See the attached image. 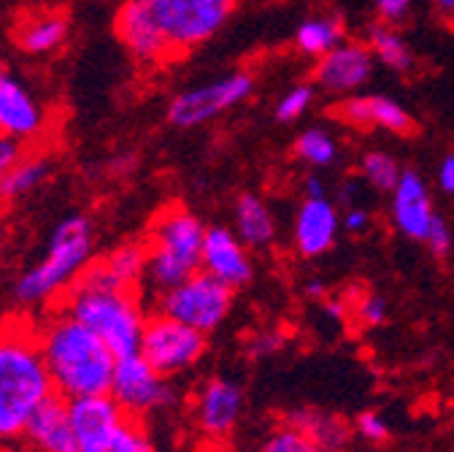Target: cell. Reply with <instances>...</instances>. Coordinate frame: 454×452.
I'll return each mask as SVG.
<instances>
[{"label":"cell","mask_w":454,"mask_h":452,"mask_svg":"<svg viewBox=\"0 0 454 452\" xmlns=\"http://www.w3.org/2000/svg\"><path fill=\"white\" fill-rule=\"evenodd\" d=\"M35 333L43 366L57 395L74 401L84 399V395L108 393L117 355L87 325L63 309H54V314Z\"/></svg>","instance_id":"6da1fadb"},{"label":"cell","mask_w":454,"mask_h":452,"mask_svg":"<svg viewBox=\"0 0 454 452\" xmlns=\"http://www.w3.org/2000/svg\"><path fill=\"white\" fill-rule=\"evenodd\" d=\"M66 314L87 325L100 342L120 358L138 355L146 314L136 298V290H125L114 282L100 258H95L76 285L66 293V301L57 306Z\"/></svg>","instance_id":"7a4b0ae2"},{"label":"cell","mask_w":454,"mask_h":452,"mask_svg":"<svg viewBox=\"0 0 454 452\" xmlns=\"http://www.w3.org/2000/svg\"><path fill=\"white\" fill-rule=\"evenodd\" d=\"M51 395L38 333L27 325L0 330V441L25 436L30 417Z\"/></svg>","instance_id":"3957f363"},{"label":"cell","mask_w":454,"mask_h":452,"mask_svg":"<svg viewBox=\"0 0 454 452\" xmlns=\"http://www.w3.org/2000/svg\"><path fill=\"white\" fill-rule=\"evenodd\" d=\"M92 260H95L92 219L82 211H74L54 225L41 260L17 279L14 296L25 306L49 304L66 296Z\"/></svg>","instance_id":"277c9868"},{"label":"cell","mask_w":454,"mask_h":452,"mask_svg":"<svg viewBox=\"0 0 454 452\" xmlns=\"http://www.w3.org/2000/svg\"><path fill=\"white\" fill-rule=\"evenodd\" d=\"M203 239L206 225L184 206H170L154 219L146 242V279L152 282L157 296L182 285L184 279L200 271Z\"/></svg>","instance_id":"5b68a950"},{"label":"cell","mask_w":454,"mask_h":452,"mask_svg":"<svg viewBox=\"0 0 454 452\" xmlns=\"http://www.w3.org/2000/svg\"><path fill=\"white\" fill-rule=\"evenodd\" d=\"M170 58L208 44L233 17L239 0H141Z\"/></svg>","instance_id":"8992f818"},{"label":"cell","mask_w":454,"mask_h":452,"mask_svg":"<svg viewBox=\"0 0 454 452\" xmlns=\"http://www.w3.org/2000/svg\"><path fill=\"white\" fill-rule=\"evenodd\" d=\"M233 309V290L206 271L192 274L182 285L157 296V312L198 333H214Z\"/></svg>","instance_id":"52a82bcc"},{"label":"cell","mask_w":454,"mask_h":452,"mask_svg":"<svg viewBox=\"0 0 454 452\" xmlns=\"http://www.w3.org/2000/svg\"><path fill=\"white\" fill-rule=\"evenodd\" d=\"M254 92V76L249 71H233L219 79H211L200 87L182 90L170 98L165 108V123L176 131H192L200 128L231 108L244 103Z\"/></svg>","instance_id":"ba28073f"},{"label":"cell","mask_w":454,"mask_h":452,"mask_svg":"<svg viewBox=\"0 0 454 452\" xmlns=\"http://www.w3.org/2000/svg\"><path fill=\"white\" fill-rule=\"evenodd\" d=\"M206 336L165 314L146 317L138 355L165 379L190 371L206 355Z\"/></svg>","instance_id":"9c48e42d"},{"label":"cell","mask_w":454,"mask_h":452,"mask_svg":"<svg viewBox=\"0 0 454 452\" xmlns=\"http://www.w3.org/2000/svg\"><path fill=\"white\" fill-rule=\"evenodd\" d=\"M108 395L120 404L125 415L138 417V420L174 401V393H170L165 377L157 374L141 355L117 361Z\"/></svg>","instance_id":"30bf717a"},{"label":"cell","mask_w":454,"mask_h":452,"mask_svg":"<svg viewBox=\"0 0 454 452\" xmlns=\"http://www.w3.org/2000/svg\"><path fill=\"white\" fill-rule=\"evenodd\" d=\"M46 131V106L35 90L0 58V136L30 141Z\"/></svg>","instance_id":"8fae6325"},{"label":"cell","mask_w":454,"mask_h":452,"mask_svg":"<svg viewBox=\"0 0 454 452\" xmlns=\"http://www.w3.org/2000/svg\"><path fill=\"white\" fill-rule=\"evenodd\" d=\"M200 271L211 274L214 279H219L222 285H227L231 290L247 288L254 276L249 247L236 236V231L224 228V225L206 228Z\"/></svg>","instance_id":"7c38bea8"},{"label":"cell","mask_w":454,"mask_h":452,"mask_svg":"<svg viewBox=\"0 0 454 452\" xmlns=\"http://www.w3.org/2000/svg\"><path fill=\"white\" fill-rule=\"evenodd\" d=\"M373 74V54L360 41H340L319 58L314 68V84L333 95H347L360 90Z\"/></svg>","instance_id":"4fadbf2b"},{"label":"cell","mask_w":454,"mask_h":452,"mask_svg":"<svg viewBox=\"0 0 454 452\" xmlns=\"http://www.w3.org/2000/svg\"><path fill=\"white\" fill-rule=\"evenodd\" d=\"M244 390L236 379L211 377L195 399V420L206 436H227L241 420Z\"/></svg>","instance_id":"5bb4252c"},{"label":"cell","mask_w":454,"mask_h":452,"mask_svg":"<svg viewBox=\"0 0 454 452\" xmlns=\"http://www.w3.org/2000/svg\"><path fill=\"white\" fill-rule=\"evenodd\" d=\"M435 217H438V211L433 209L427 182L417 171L406 168V171L401 174V182H397L392 190V222H395V228L401 231L406 239L425 244Z\"/></svg>","instance_id":"9a60e30c"},{"label":"cell","mask_w":454,"mask_h":452,"mask_svg":"<svg viewBox=\"0 0 454 452\" xmlns=\"http://www.w3.org/2000/svg\"><path fill=\"white\" fill-rule=\"evenodd\" d=\"M114 30L138 66H160L170 60V52L141 0H125L114 20Z\"/></svg>","instance_id":"2e32d148"},{"label":"cell","mask_w":454,"mask_h":452,"mask_svg":"<svg viewBox=\"0 0 454 452\" xmlns=\"http://www.w3.org/2000/svg\"><path fill=\"white\" fill-rule=\"evenodd\" d=\"M333 115L355 128H381L395 136H414L417 120L389 95H355L333 106Z\"/></svg>","instance_id":"e0dca14e"},{"label":"cell","mask_w":454,"mask_h":452,"mask_svg":"<svg viewBox=\"0 0 454 452\" xmlns=\"http://www.w3.org/2000/svg\"><path fill=\"white\" fill-rule=\"evenodd\" d=\"M25 439L35 452H79V436L74 431L68 401L63 395L46 399L25 428Z\"/></svg>","instance_id":"ac0fdd59"},{"label":"cell","mask_w":454,"mask_h":452,"mask_svg":"<svg viewBox=\"0 0 454 452\" xmlns=\"http://www.w3.org/2000/svg\"><path fill=\"white\" fill-rule=\"evenodd\" d=\"M340 217L338 209L327 198H306L295 214V250L301 258H319L325 255L338 236Z\"/></svg>","instance_id":"d6986e66"},{"label":"cell","mask_w":454,"mask_h":452,"mask_svg":"<svg viewBox=\"0 0 454 452\" xmlns=\"http://www.w3.org/2000/svg\"><path fill=\"white\" fill-rule=\"evenodd\" d=\"M71 38V22L63 14H38L17 30V49L27 58H46Z\"/></svg>","instance_id":"ffe728a7"},{"label":"cell","mask_w":454,"mask_h":452,"mask_svg":"<svg viewBox=\"0 0 454 452\" xmlns=\"http://www.w3.org/2000/svg\"><path fill=\"white\" fill-rule=\"evenodd\" d=\"M79 452H157L146 428L138 417L125 415L122 420L111 423L108 428L84 436L79 441Z\"/></svg>","instance_id":"44dd1931"},{"label":"cell","mask_w":454,"mask_h":452,"mask_svg":"<svg viewBox=\"0 0 454 452\" xmlns=\"http://www.w3.org/2000/svg\"><path fill=\"white\" fill-rule=\"evenodd\" d=\"M284 425L301 431L317 447L333 449V452H344L349 439H352V431H355L340 417L325 415V412H317V409H293V412L284 415Z\"/></svg>","instance_id":"7402d4cb"},{"label":"cell","mask_w":454,"mask_h":452,"mask_svg":"<svg viewBox=\"0 0 454 452\" xmlns=\"http://www.w3.org/2000/svg\"><path fill=\"white\" fill-rule=\"evenodd\" d=\"M236 236L249 250H262L276 239L273 214L260 195H254V193L239 195V201H236Z\"/></svg>","instance_id":"603a6c76"},{"label":"cell","mask_w":454,"mask_h":452,"mask_svg":"<svg viewBox=\"0 0 454 452\" xmlns=\"http://www.w3.org/2000/svg\"><path fill=\"white\" fill-rule=\"evenodd\" d=\"M51 177V160L46 155H25L12 171L0 179V201H22L33 195Z\"/></svg>","instance_id":"cb8c5ba5"},{"label":"cell","mask_w":454,"mask_h":452,"mask_svg":"<svg viewBox=\"0 0 454 452\" xmlns=\"http://www.w3.org/2000/svg\"><path fill=\"white\" fill-rule=\"evenodd\" d=\"M106 271L114 276L117 285L125 290H136L138 282L146 279V263H149V250L146 242H125L114 247L106 258H100Z\"/></svg>","instance_id":"d4e9b609"},{"label":"cell","mask_w":454,"mask_h":452,"mask_svg":"<svg viewBox=\"0 0 454 452\" xmlns=\"http://www.w3.org/2000/svg\"><path fill=\"white\" fill-rule=\"evenodd\" d=\"M368 49L395 74H409L414 68V52L403 41V36L389 25H371L368 30Z\"/></svg>","instance_id":"484cf974"},{"label":"cell","mask_w":454,"mask_h":452,"mask_svg":"<svg viewBox=\"0 0 454 452\" xmlns=\"http://www.w3.org/2000/svg\"><path fill=\"white\" fill-rule=\"evenodd\" d=\"M344 41V22L340 17H311L298 25L295 46L309 58H325L330 49Z\"/></svg>","instance_id":"4316f807"},{"label":"cell","mask_w":454,"mask_h":452,"mask_svg":"<svg viewBox=\"0 0 454 452\" xmlns=\"http://www.w3.org/2000/svg\"><path fill=\"white\" fill-rule=\"evenodd\" d=\"M360 174L365 177V182L381 193H392L395 185L401 182V174H403V168L397 165V160L381 149H371L363 155L360 160Z\"/></svg>","instance_id":"83f0119b"},{"label":"cell","mask_w":454,"mask_h":452,"mask_svg":"<svg viewBox=\"0 0 454 452\" xmlns=\"http://www.w3.org/2000/svg\"><path fill=\"white\" fill-rule=\"evenodd\" d=\"M295 155L301 160H306L309 165H314V168H325V165H330L335 160L338 144H335V139L325 128H317L314 125V128L303 131L295 139Z\"/></svg>","instance_id":"f1b7e54d"},{"label":"cell","mask_w":454,"mask_h":452,"mask_svg":"<svg viewBox=\"0 0 454 452\" xmlns=\"http://www.w3.org/2000/svg\"><path fill=\"white\" fill-rule=\"evenodd\" d=\"M262 452H333V449H322L317 447L309 436H303L301 431L290 428V425H278L262 444Z\"/></svg>","instance_id":"f546056e"},{"label":"cell","mask_w":454,"mask_h":452,"mask_svg":"<svg viewBox=\"0 0 454 452\" xmlns=\"http://www.w3.org/2000/svg\"><path fill=\"white\" fill-rule=\"evenodd\" d=\"M311 100H314V87L311 84H298L287 95L278 98V103L273 108V117L278 123H295V120H301L309 111Z\"/></svg>","instance_id":"4dcf8cb0"},{"label":"cell","mask_w":454,"mask_h":452,"mask_svg":"<svg viewBox=\"0 0 454 452\" xmlns=\"http://www.w3.org/2000/svg\"><path fill=\"white\" fill-rule=\"evenodd\" d=\"M349 312L355 314V320L363 328H379L389 317V306H387V301L379 293H360L355 298V304L349 306Z\"/></svg>","instance_id":"1f68e13d"},{"label":"cell","mask_w":454,"mask_h":452,"mask_svg":"<svg viewBox=\"0 0 454 452\" xmlns=\"http://www.w3.org/2000/svg\"><path fill=\"white\" fill-rule=\"evenodd\" d=\"M355 433H357L360 439L371 441V444H384V441L389 439L392 431H389V423L384 420L381 412L368 409V412H363V415L355 420Z\"/></svg>","instance_id":"d6a6232c"},{"label":"cell","mask_w":454,"mask_h":452,"mask_svg":"<svg viewBox=\"0 0 454 452\" xmlns=\"http://www.w3.org/2000/svg\"><path fill=\"white\" fill-rule=\"evenodd\" d=\"M281 350H284V333H278V330H260L247 342V355L254 361L270 358Z\"/></svg>","instance_id":"836d02e7"},{"label":"cell","mask_w":454,"mask_h":452,"mask_svg":"<svg viewBox=\"0 0 454 452\" xmlns=\"http://www.w3.org/2000/svg\"><path fill=\"white\" fill-rule=\"evenodd\" d=\"M451 244H454V239H451L449 222L438 214L435 222H433V228H430V234H427V239H425V247H427L435 258H446V255L451 252Z\"/></svg>","instance_id":"e575fe53"},{"label":"cell","mask_w":454,"mask_h":452,"mask_svg":"<svg viewBox=\"0 0 454 452\" xmlns=\"http://www.w3.org/2000/svg\"><path fill=\"white\" fill-rule=\"evenodd\" d=\"M25 157V141H17L12 136H0V179Z\"/></svg>","instance_id":"d590c367"},{"label":"cell","mask_w":454,"mask_h":452,"mask_svg":"<svg viewBox=\"0 0 454 452\" xmlns=\"http://www.w3.org/2000/svg\"><path fill=\"white\" fill-rule=\"evenodd\" d=\"M376 12L384 20V25L395 28L406 22L409 12H411V0H376Z\"/></svg>","instance_id":"8d00e7d4"},{"label":"cell","mask_w":454,"mask_h":452,"mask_svg":"<svg viewBox=\"0 0 454 452\" xmlns=\"http://www.w3.org/2000/svg\"><path fill=\"white\" fill-rule=\"evenodd\" d=\"M340 225H344V228H347L352 236H360V234H365V231L371 228V211L352 203V206H347L344 217H340Z\"/></svg>","instance_id":"74e56055"},{"label":"cell","mask_w":454,"mask_h":452,"mask_svg":"<svg viewBox=\"0 0 454 452\" xmlns=\"http://www.w3.org/2000/svg\"><path fill=\"white\" fill-rule=\"evenodd\" d=\"M136 165H138V157L133 152H117V155L108 157L106 174L108 177H130L136 171Z\"/></svg>","instance_id":"f35d334b"},{"label":"cell","mask_w":454,"mask_h":452,"mask_svg":"<svg viewBox=\"0 0 454 452\" xmlns=\"http://www.w3.org/2000/svg\"><path fill=\"white\" fill-rule=\"evenodd\" d=\"M438 187L446 195H454V155H446L438 165Z\"/></svg>","instance_id":"ab89813d"},{"label":"cell","mask_w":454,"mask_h":452,"mask_svg":"<svg viewBox=\"0 0 454 452\" xmlns=\"http://www.w3.org/2000/svg\"><path fill=\"white\" fill-rule=\"evenodd\" d=\"M325 312H327V317L335 320V322H347V317H349L347 301H335V298H325Z\"/></svg>","instance_id":"60d3db41"},{"label":"cell","mask_w":454,"mask_h":452,"mask_svg":"<svg viewBox=\"0 0 454 452\" xmlns=\"http://www.w3.org/2000/svg\"><path fill=\"white\" fill-rule=\"evenodd\" d=\"M303 193H306L309 198H325V182H322L317 174H309V177L303 179Z\"/></svg>","instance_id":"b9f144b4"},{"label":"cell","mask_w":454,"mask_h":452,"mask_svg":"<svg viewBox=\"0 0 454 452\" xmlns=\"http://www.w3.org/2000/svg\"><path fill=\"white\" fill-rule=\"evenodd\" d=\"M306 296H309V298L325 301V298H327V290H325V285H322L319 279H311V282H306Z\"/></svg>","instance_id":"7bdbcfd3"},{"label":"cell","mask_w":454,"mask_h":452,"mask_svg":"<svg viewBox=\"0 0 454 452\" xmlns=\"http://www.w3.org/2000/svg\"><path fill=\"white\" fill-rule=\"evenodd\" d=\"M435 9L443 14V17H451L454 20V0H433Z\"/></svg>","instance_id":"ee69618b"}]
</instances>
